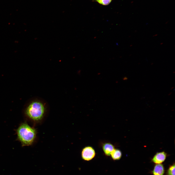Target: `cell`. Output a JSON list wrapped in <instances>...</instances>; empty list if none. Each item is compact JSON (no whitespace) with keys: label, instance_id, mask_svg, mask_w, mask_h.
Segmentation results:
<instances>
[{"label":"cell","instance_id":"cell-1","mask_svg":"<svg viewBox=\"0 0 175 175\" xmlns=\"http://www.w3.org/2000/svg\"><path fill=\"white\" fill-rule=\"evenodd\" d=\"M46 103L41 99H36L31 101L26 110V113L30 118L38 121L43 117L46 110Z\"/></svg>","mask_w":175,"mask_h":175},{"label":"cell","instance_id":"cell-2","mask_svg":"<svg viewBox=\"0 0 175 175\" xmlns=\"http://www.w3.org/2000/svg\"><path fill=\"white\" fill-rule=\"evenodd\" d=\"M18 139L23 146H28L33 142L36 136L35 130L26 123L22 124L17 130Z\"/></svg>","mask_w":175,"mask_h":175},{"label":"cell","instance_id":"cell-3","mask_svg":"<svg viewBox=\"0 0 175 175\" xmlns=\"http://www.w3.org/2000/svg\"><path fill=\"white\" fill-rule=\"evenodd\" d=\"M81 155L83 159L89 161L95 157L96 152L93 147L90 146H87L83 148Z\"/></svg>","mask_w":175,"mask_h":175},{"label":"cell","instance_id":"cell-4","mask_svg":"<svg viewBox=\"0 0 175 175\" xmlns=\"http://www.w3.org/2000/svg\"><path fill=\"white\" fill-rule=\"evenodd\" d=\"M166 156L167 154L164 151L158 152L153 156L151 161L156 164H161L165 160Z\"/></svg>","mask_w":175,"mask_h":175},{"label":"cell","instance_id":"cell-5","mask_svg":"<svg viewBox=\"0 0 175 175\" xmlns=\"http://www.w3.org/2000/svg\"><path fill=\"white\" fill-rule=\"evenodd\" d=\"M114 146L110 142H105L102 145V148L105 155L110 156L111 154L115 149Z\"/></svg>","mask_w":175,"mask_h":175},{"label":"cell","instance_id":"cell-6","mask_svg":"<svg viewBox=\"0 0 175 175\" xmlns=\"http://www.w3.org/2000/svg\"><path fill=\"white\" fill-rule=\"evenodd\" d=\"M152 172L153 175H164L165 169L163 165L161 164H156Z\"/></svg>","mask_w":175,"mask_h":175},{"label":"cell","instance_id":"cell-7","mask_svg":"<svg viewBox=\"0 0 175 175\" xmlns=\"http://www.w3.org/2000/svg\"><path fill=\"white\" fill-rule=\"evenodd\" d=\"M122 152L119 149H115L111 154L110 156L112 159L114 160H118L121 158Z\"/></svg>","mask_w":175,"mask_h":175},{"label":"cell","instance_id":"cell-8","mask_svg":"<svg viewBox=\"0 0 175 175\" xmlns=\"http://www.w3.org/2000/svg\"><path fill=\"white\" fill-rule=\"evenodd\" d=\"M166 173L167 175H175V163L169 166Z\"/></svg>","mask_w":175,"mask_h":175},{"label":"cell","instance_id":"cell-9","mask_svg":"<svg viewBox=\"0 0 175 175\" xmlns=\"http://www.w3.org/2000/svg\"><path fill=\"white\" fill-rule=\"evenodd\" d=\"M112 0H96V1L99 3L103 5H107L109 4L111 1Z\"/></svg>","mask_w":175,"mask_h":175}]
</instances>
